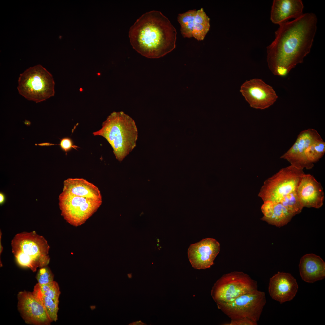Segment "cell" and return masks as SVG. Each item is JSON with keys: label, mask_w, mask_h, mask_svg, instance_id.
Masks as SVG:
<instances>
[{"label": "cell", "mask_w": 325, "mask_h": 325, "mask_svg": "<svg viewBox=\"0 0 325 325\" xmlns=\"http://www.w3.org/2000/svg\"><path fill=\"white\" fill-rule=\"evenodd\" d=\"M63 191L73 195L102 200L98 188L82 178H68L65 180Z\"/></svg>", "instance_id": "18"}, {"label": "cell", "mask_w": 325, "mask_h": 325, "mask_svg": "<svg viewBox=\"0 0 325 325\" xmlns=\"http://www.w3.org/2000/svg\"><path fill=\"white\" fill-rule=\"evenodd\" d=\"M257 323L246 318L231 319L230 322L226 325H257Z\"/></svg>", "instance_id": "28"}, {"label": "cell", "mask_w": 325, "mask_h": 325, "mask_svg": "<svg viewBox=\"0 0 325 325\" xmlns=\"http://www.w3.org/2000/svg\"><path fill=\"white\" fill-rule=\"evenodd\" d=\"M17 298L18 310L26 323L37 325L50 324L51 321L45 308L32 292H20Z\"/></svg>", "instance_id": "12"}, {"label": "cell", "mask_w": 325, "mask_h": 325, "mask_svg": "<svg viewBox=\"0 0 325 325\" xmlns=\"http://www.w3.org/2000/svg\"><path fill=\"white\" fill-rule=\"evenodd\" d=\"M61 215L66 221L75 226L80 225L95 212L102 200L73 195L63 191L59 197Z\"/></svg>", "instance_id": "8"}, {"label": "cell", "mask_w": 325, "mask_h": 325, "mask_svg": "<svg viewBox=\"0 0 325 325\" xmlns=\"http://www.w3.org/2000/svg\"><path fill=\"white\" fill-rule=\"evenodd\" d=\"M274 202L271 216L264 221L269 224L280 227L286 224L294 216L280 202Z\"/></svg>", "instance_id": "20"}, {"label": "cell", "mask_w": 325, "mask_h": 325, "mask_svg": "<svg viewBox=\"0 0 325 325\" xmlns=\"http://www.w3.org/2000/svg\"><path fill=\"white\" fill-rule=\"evenodd\" d=\"M129 325H146L145 323H144L142 322L141 320H139L138 321H137L135 322H133L131 323H130Z\"/></svg>", "instance_id": "29"}, {"label": "cell", "mask_w": 325, "mask_h": 325, "mask_svg": "<svg viewBox=\"0 0 325 325\" xmlns=\"http://www.w3.org/2000/svg\"><path fill=\"white\" fill-rule=\"evenodd\" d=\"M298 289L296 279L289 273L278 272L270 279L269 294L272 299L280 304L292 300Z\"/></svg>", "instance_id": "15"}, {"label": "cell", "mask_w": 325, "mask_h": 325, "mask_svg": "<svg viewBox=\"0 0 325 325\" xmlns=\"http://www.w3.org/2000/svg\"><path fill=\"white\" fill-rule=\"evenodd\" d=\"M294 216L300 213L303 208L296 191L288 194L280 202Z\"/></svg>", "instance_id": "24"}, {"label": "cell", "mask_w": 325, "mask_h": 325, "mask_svg": "<svg viewBox=\"0 0 325 325\" xmlns=\"http://www.w3.org/2000/svg\"><path fill=\"white\" fill-rule=\"evenodd\" d=\"M54 85L51 73L38 64L20 74L17 89L25 98L38 103L54 96Z\"/></svg>", "instance_id": "4"}, {"label": "cell", "mask_w": 325, "mask_h": 325, "mask_svg": "<svg viewBox=\"0 0 325 325\" xmlns=\"http://www.w3.org/2000/svg\"><path fill=\"white\" fill-rule=\"evenodd\" d=\"M304 174L303 169L291 165L283 168L265 181L258 196L263 201L279 202L288 194L296 191Z\"/></svg>", "instance_id": "5"}, {"label": "cell", "mask_w": 325, "mask_h": 325, "mask_svg": "<svg viewBox=\"0 0 325 325\" xmlns=\"http://www.w3.org/2000/svg\"><path fill=\"white\" fill-rule=\"evenodd\" d=\"M220 244L215 239L207 238L190 245L188 256L192 267L197 269L209 268L220 251Z\"/></svg>", "instance_id": "13"}, {"label": "cell", "mask_w": 325, "mask_h": 325, "mask_svg": "<svg viewBox=\"0 0 325 325\" xmlns=\"http://www.w3.org/2000/svg\"><path fill=\"white\" fill-rule=\"evenodd\" d=\"M44 296L56 301H59L60 294L58 283L53 281L50 283L41 284L37 283L35 286Z\"/></svg>", "instance_id": "25"}, {"label": "cell", "mask_w": 325, "mask_h": 325, "mask_svg": "<svg viewBox=\"0 0 325 325\" xmlns=\"http://www.w3.org/2000/svg\"><path fill=\"white\" fill-rule=\"evenodd\" d=\"M210 18L203 8L198 10L195 17L193 31V37L198 41L204 39L209 30Z\"/></svg>", "instance_id": "19"}, {"label": "cell", "mask_w": 325, "mask_h": 325, "mask_svg": "<svg viewBox=\"0 0 325 325\" xmlns=\"http://www.w3.org/2000/svg\"><path fill=\"white\" fill-rule=\"evenodd\" d=\"M322 139L317 131L314 129L303 130L298 135L295 143L280 158L286 160L291 165L298 169H311L314 164L308 160L305 151L313 143Z\"/></svg>", "instance_id": "11"}, {"label": "cell", "mask_w": 325, "mask_h": 325, "mask_svg": "<svg viewBox=\"0 0 325 325\" xmlns=\"http://www.w3.org/2000/svg\"><path fill=\"white\" fill-rule=\"evenodd\" d=\"M5 200V197L4 195L2 193L0 194V203H2Z\"/></svg>", "instance_id": "30"}, {"label": "cell", "mask_w": 325, "mask_h": 325, "mask_svg": "<svg viewBox=\"0 0 325 325\" xmlns=\"http://www.w3.org/2000/svg\"><path fill=\"white\" fill-rule=\"evenodd\" d=\"M176 36V29L168 18L155 10L143 14L129 32L133 48L150 58L162 57L175 49Z\"/></svg>", "instance_id": "2"}, {"label": "cell", "mask_w": 325, "mask_h": 325, "mask_svg": "<svg viewBox=\"0 0 325 325\" xmlns=\"http://www.w3.org/2000/svg\"><path fill=\"white\" fill-rule=\"evenodd\" d=\"M197 11L196 9L190 10L178 15V20L180 25L181 33L184 38L193 37V27Z\"/></svg>", "instance_id": "22"}, {"label": "cell", "mask_w": 325, "mask_h": 325, "mask_svg": "<svg viewBox=\"0 0 325 325\" xmlns=\"http://www.w3.org/2000/svg\"><path fill=\"white\" fill-rule=\"evenodd\" d=\"M13 253L19 252L35 261L42 268L49 263L50 246L42 236L35 231L23 232L16 234L11 241Z\"/></svg>", "instance_id": "9"}, {"label": "cell", "mask_w": 325, "mask_h": 325, "mask_svg": "<svg viewBox=\"0 0 325 325\" xmlns=\"http://www.w3.org/2000/svg\"><path fill=\"white\" fill-rule=\"evenodd\" d=\"M36 278L38 283L45 284L53 281L54 275L47 266L41 268L37 272Z\"/></svg>", "instance_id": "26"}, {"label": "cell", "mask_w": 325, "mask_h": 325, "mask_svg": "<svg viewBox=\"0 0 325 325\" xmlns=\"http://www.w3.org/2000/svg\"><path fill=\"white\" fill-rule=\"evenodd\" d=\"M296 192L303 207L318 209L323 204L324 194L323 187L310 174L303 175Z\"/></svg>", "instance_id": "14"}, {"label": "cell", "mask_w": 325, "mask_h": 325, "mask_svg": "<svg viewBox=\"0 0 325 325\" xmlns=\"http://www.w3.org/2000/svg\"><path fill=\"white\" fill-rule=\"evenodd\" d=\"M317 22L315 14L307 13L279 25L274 40L267 48L268 64L273 74L286 76L303 62L312 48Z\"/></svg>", "instance_id": "1"}, {"label": "cell", "mask_w": 325, "mask_h": 325, "mask_svg": "<svg viewBox=\"0 0 325 325\" xmlns=\"http://www.w3.org/2000/svg\"><path fill=\"white\" fill-rule=\"evenodd\" d=\"M32 292L43 305L51 322L56 321L57 320L59 301L44 295L35 287Z\"/></svg>", "instance_id": "21"}, {"label": "cell", "mask_w": 325, "mask_h": 325, "mask_svg": "<svg viewBox=\"0 0 325 325\" xmlns=\"http://www.w3.org/2000/svg\"><path fill=\"white\" fill-rule=\"evenodd\" d=\"M266 302L265 292L257 289L231 301L216 304L218 308L231 319L246 318L257 323Z\"/></svg>", "instance_id": "7"}, {"label": "cell", "mask_w": 325, "mask_h": 325, "mask_svg": "<svg viewBox=\"0 0 325 325\" xmlns=\"http://www.w3.org/2000/svg\"><path fill=\"white\" fill-rule=\"evenodd\" d=\"M60 140L59 144H51V145H59L62 150L65 152L66 154L73 148L76 150L77 148L79 147L78 146L74 144L72 139L70 138L65 137L60 139Z\"/></svg>", "instance_id": "27"}, {"label": "cell", "mask_w": 325, "mask_h": 325, "mask_svg": "<svg viewBox=\"0 0 325 325\" xmlns=\"http://www.w3.org/2000/svg\"><path fill=\"white\" fill-rule=\"evenodd\" d=\"M325 153V142L323 140L317 141L309 146L305 153L308 161L314 163L318 161Z\"/></svg>", "instance_id": "23"}, {"label": "cell", "mask_w": 325, "mask_h": 325, "mask_svg": "<svg viewBox=\"0 0 325 325\" xmlns=\"http://www.w3.org/2000/svg\"><path fill=\"white\" fill-rule=\"evenodd\" d=\"M257 288V282L248 274L235 271L223 275L216 281L211 295L216 303L227 302Z\"/></svg>", "instance_id": "6"}, {"label": "cell", "mask_w": 325, "mask_h": 325, "mask_svg": "<svg viewBox=\"0 0 325 325\" xmlns=\"http://www.w3.org/2000/svg\"><path fill=\"white\" fill-rule=\"evenodd\" d=\"M240 91L250 106L256 109L267 108L278 98L273 88L260 79L246 81L241 86Z\"/></svg>", "instance_id": "10"}, {"label": "cell", "mask_w": 325, "mask_h": 325, "mask_svg": "<svg viewBox=\"0 0 325 325\" xmlns=\"http://www.w3.org/2000/svg\"><path fill=\"white\" fill-rule=\"evenodd\" d=\"M94 136L105 138L112 147L116 158L122 161L135 147L138 138L134 120L123 112H113L102 124Z\"/></svg>", "instance_id": "3"}, {"label": "cell", "mask_w": 325, "mask_h": 325, "mask_svg": "<svg viewBox=\"0 0 325 325\" xmlns=\"http://www.w3.org/2000/svg\"><path fill=\"white\" fill-rule=\"evenodd\" d=\"M299 270L302 279L308 283H313L325 277V263L319 256L310 253L301 258Z\"/></svg>", "instance_id": "17"}, {"label": "cell", "mask_w": 325, "mask_h": 325, "mask_svg": "<svg viewBox=\"0 0 325 325\" xmlns=\"http://www.w3.org/2000/svg\"><path fill=\"white\" fill-rule=\"evenodd\" d=\"M304 5L301 0H274L271 12L272 22L280 25L303 14Z\"/></svg>", "instance_id": "16"}]
</instances>
